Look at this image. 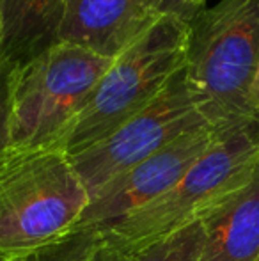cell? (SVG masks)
<instances>
[{"instance_id":"cell-1","label":"cell","mask_w":259,"mask_h":261,"mask_svg":"<svg viewBox=\"0 0 259 261\" xmlns=\"http://www.w3.org/2000/svg\"><path fill=\"white\" fill-rule=\"evenodd\" d=\"M259 172V117L227 124L167 192L100 231L101 244L137 256L149 245L208 219L243 192Z\"/></svg>"},{"instance_id":"cell-2","label":"cell","mask_w":259,"mask_h":261,"mask_svg":"<svg viewBox=\"0 0 259 261\" xmlns=\"http://www.w3.org/2000/svg\"><path fill=\"white\" fill-rule=\"evenodd\" d=\"M89 201L64 149H11L0 164V261H23L73 234Z\"/></svg>"},{"instance_id":"cell-3","label":"cell","mask_w":259,"mask_h":261,"mask_svg":"<svg viewBox=\"0 0 259 261\" xmlns=\"http://www.w3.org/2000/svg\"><path fill=\"white\" fill-rule=\"evenodd\" d=\"M259 66V0H218L188 20L185 75L213 126L256 117L250 89Z\"/></svg>"},{"instance_id":"cell-4","label":"cell","mask_w":259,"mask_h":261,"mask_svg":"<svg viewBox=\"0 0 259 261\" xmlns=\"http://www.w3.org/2000/svg\"><path fill=\"white\" fill-rule=\"evenodd\" d=\"M188 21L163 14L112 61L76 116L63 149L69 156L91 148L158 98L185 68Z\"/></svg>"},{"instance_id":"cell-5","label":"cell","mask_w":259,"mask_h":261,"mask_svg":"<svg viewBox=\"0 0 259 261\" xmlns=\"http://www.w3.org/2000/svg\"><path fill=\"white\" fill-rule=\"evenodd\" d=\"M114 59L55 43L14 68L11 149L61 148L71 124Z\"/></svg>"},{"instance_id":"cell-6","label":"cell","mask_w":259,"mask_h":261,"mask_svg":"<svg viewBox=\"0 0 259 261\" xmlns=\"http://www.w3.org/2000/svg\"><path fill=\"white\" fill-rule=\"evenodd\" d=\"M203 123L208 121L199 112L183 68L153 103L69 160L93 197L112 179Z\"/></svg>"},{"instance_id":"cell-7","label":"cell","mask_w":259,"mask_h":261,"mask_svg":"<svg viewBox=\"0 0 259 261\" xmlns=\"http://www.w3.org/2000/svg\"><path fill=\"white\" fill-rule=\"evenodd\" d=\"M222 128L199 124L107 183L91 197L73 233H100L167 192L213 146Z\"/></svg>"},{"instance_id":"cell-8","label":"cell","mask_w":259,"mask_h":261,"mask_svg":"<svg viewBox=\"0 0 259 261\" xmlns=\"http://www.w3.org/2000/svg\"><path fill=\"white\" fill-rule=\"evenodd\" d=\"M160 16L158 0H66L57 43L116 59Z\"/></svg>"},{"instance_id":"cell-9","label":"cell","mask_w":259,"mask_h":261,"mask_svg":"<svg viewBox=\"0 0 259 261\" xmlns=\"http://www.w3.org/2000/svg\"><path fill=\"white\" fill-rule=\"evenodd\" d=\"M66 0H0V59L18 68L57 43Z\"/></svg>"},{"instance_id":"cell-10","label":"cell","mask_w":259,"mask_h":261,"mask_svg":"<svg viewBox=\"0 0 259 261\" xmlns=\"http://www.w3.org/2000/svg\"><path fill=\"white\" fill-rule=\"evenodd\" d=\"M204 222L208 237L199 261H257L259 172L240 196Z\"/></svg>"},{"instance_id":"cell-11","label":"cell","mask_w":259,"mask_h":261,"mask_svg":"<svg viewBox=\"0 0 259 261\" xmlns=\"http://www.w3.org/2000/svg\"><path fill=\"white\" fill-rule=\"evenodd\" d=\"M206 222L192 224L135 256V261H199L206 244Z\"/></svg>"},{"instance_id":"cell-12","label":"cell","mask_w":259,"mask_h":261,"mask_svg":"<svg viewBox=\"0 0 259 261\" xmlns=\"http://www.w3.org/2000/svg\"><path fill=\"white\" fill-rule=\"evenodd\" d=\"M96 240V233H73L23 261H89Z\"/></svg>"},{"instance_id":"cell-13","label":"cell","mask_w":259,"mask_h":261,"mask_svg":"<svg viewBox=\"0 0 259 261\" xmlns=\"http://www.w3.org/2000/svg\"><path fill=\"white\" fill-rule=\"evenodd\" d=\"M14 66L0 59V164L11 151V96Z\"/></svg>"},{"instance_id":"cell-14","label":"cell","mask_w":259,"mask_h":261,"mask_svg":"<svg viewBox=\"0 0 259 261\" xmlns=\"http://www.w3.org/2000/svg\"><path fill=\"white\" fill-rule=\"evenodd\" d=\"M160 9L163 14H174V16L183 18L185 21H188L192 18V14L188 13V9L185 7L183 0H158Z\"/></svg>"},{"instance_id":"cell-15","label":"cell","mask_w":259,"mask_h":261,"mask_svg":"<svg viewBox=\"0 0 259 261\" xmlns=\"http://www.w3.org/2000/svg\"><path fill=\"white\" fill-rule=\"evenodd\" d=\"M250 107H252L254 116L259 117V66H257L256 79H254L252 84V89H250Z\"/></svg>"},{"instance_id":"cell-16","label":"cell","mask_w":259,"mask_h":261,"mask_svg":"<svg viewBox=\"0 0 259 261\" xmlns=\"http://www.w3.org/2000/svg\"><path fill=\"white\" fill-rule=\"evenodd\" d=\"M208 0H183L185 7L188 9V13L194 16V14L197 13V11L200 9V7H204V4H206Z\"/></svg>"},{"instance_id":"cell-17","label":"cell","mask_w":259,"mask_h":261,"mask_svg":"<svg viewBox=\"0 0 259 261\" xmlns=\"http://www.w3.org/2000/svg\"><path fill=\"white\" fill-rule=\"evenodd\" d=\"M96 237H98V234H96ZM89 261H105V252H103V247H101L100 240H96V245H94L93 252H91Z\"/></svg>"},{"instance_id":"cell-18","label":"cell","mask_w":259,"mask_h":261,"mask_svg":"<svg viewBox=\"0 0 259 261\" xmlns=\"http://www.w3.org/2000/svg\"><path fill=\"white\" fill-rule=\"evenodd\" d=\"M0 36H2V18H0Z\"/></svg>"},{"instance_id":"cell-19","label":"cell","mask_w":259,"mask_h":261,"mask_svg":"<svg viewBox=\"0 0 259 261\" xmlns=\"http://www.w3.org/2000/svg\"><path fill=\"white\" fill-rule=\"evenodd\" d=\"M257 261H259V259H257Z\"/></svg>"}]
</instances>
